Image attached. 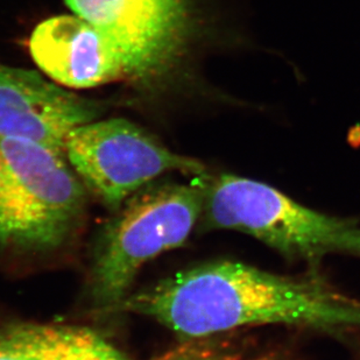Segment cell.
<instances>
[{
  "mask_svg": "<svg viewBox=\"0 0 360 360\" xmlns=\"http://www.w3.org/2000/svg\"><path fill=\"white\" fill-rule=\"evenodd\" d=\"M111 310L150 317L188 340L248 326L360 328L359 300L323 280L278 276L228 260L182 271L129 294Z\"/></svg>",
  "mask_w": 360,
  "mask_h": 360,
  "instance_id": "cell-1",
  "label": "cell"
},
{
  "mask_svg": "<svg viewBox=\"0 0 360 360\" xmlns=\"http://www.w3.org/2000/svg\"><path fill=\"white\" fill-rule=\"evenodd\" d=\"M0 360H131L86 326L17 322L0 326Z\"/></svg>",
  "mask_w": 360,
  "mask_h": 360,
  "instance_id": "cell-9",
  "label": "cell"
},
{
  "mask_svg": "<svg viewBox=\"0 0 360 360\" xmlns=\"http://www.w3.org/2000/svg\"><path fill=\"white\" fill-rule=\"evenodd\" d=\"M154 360H243L238 352L205 340H189Z\"/></svg>",
  "mask_w": 360,
  "mask_h": 360,
  "instance_id": "cell-10",
  "label": "cell"
},
{
  "mask_svg": "<svg viewBox=\"0 0 360 360\" xmlns=\"http://www.w3.org/2000/svg\"><path fill=\"white\" fill-rule=\"evenodd\" d=\"M0 172H1V161H0Z\"/></svg>",
  "mask_w": 360,
  "mask_h": 360,
  "instance_id": "cell-12",
  "label": "cell"
},
{
  "mask_svg": "<svg viewBox=\"0 0 360 360\" xmlns=\"http://www.w3.org/2000/svg\"><path fill=\"white\" fill-rule=\"evenodd\" d=\"M205 181L152 187L126 200L99 241L91 294L108 311L129 294L140 269L163 252L180 248L203 214Z\"/></svg>",
  "mask_w": 360,
  "mask_h": 360,
  "instance_id": "cell-4",
  "label": "cell"
},
{
  "mask_svg": "<svg viewBox=\"0 0 360 360\" xmlns=\"http://www.w3.org/2000/svg\"><path fill=\"white\" fill-rule=\"evenodd\" d=\"M77 17L108 35L132 75L153 72L176 51L184 32L158 20L134 0H65Z\"/></svg>",
  "mask_w": 360,
  "mask_h": 360,
  "instance_id": "cell-8",
  "label": "cell"
},
{
  "mask_svg": "<svg viewBox=\"0 0 360 360\" xmlns=\"http://www.w3.org/2000/svg\"><path fill=\"white\" fill-rule=\"evenodd\" d=\"M65 157L85 187L112 209L167 172L205 175L203 163L174 153L139 126L120 118L72 129Z\"/></svg>",
  "mask_w": 360,
  "mask_h": 360,
  "instance_id": "cell-5",
  "label": "cell"
},
{
  "mask_svg": "<svg viewBox=\"0 0 360 360\" xmlns=\"http://www.w3.org/2000/svg\"><path fill=\"white\" fill-rule=\"evenodd\" d=\"M30 48L39 67L68 88H92L132 75L122 49L77 15L41 22L32 34Z\"/></svg>",
  "mask_w": 360,
  "mask_h": 360,
  "instance_id": "cell-7",
  "label": "cell"
},
{
  "mask_svg": "<svg viewBox=\"0 0 360 360\" xmlns=\"http://www.w3.org/2000/svg\"><path fill=\"white\" fill-rule=\"evenodd\" d=\"M65 154L31 140L0 138V244L58 248L81 221L85 186Z\"/></svg>",
  "mask_w": 360,
  "mask_h": 360,
  "instance_id": "cell-3",
  "label": "cell"
},
{
  "mask_svg": "<svg viewBox=\"0 0 360 360\" xmlns=\"http://www.w3.org/2000/svg\"><path fill=\"white\" fill-rule=\"evenodd\" d=\"M203 214L211 229L262 241L285 258L317 262L329 255L360 258V224L304 207L259 181L221 174L205 181Z\"/></svg>",
  "mask_w": 360,
  "mask_h": 360,
  "instance_id": "cell-2",
  "label": "cell"
},
{
  "mask_svg": "<svg viewBox=\"0 0 360 360\" xmlns=\"http://www.w3.org/2000/svg\"><path fill=\"white\" fill-rule=\"evenodd\" d=\"M140 6L145 8L148 13L152 14L158 20L170 27L184 32V8L182 0H134Z\"/></svg>",
  "mask_w": 360,
  "mask_h": 360,
  "instance_id": "cell-11",
  "label": "cell"
},
{
  "mask_svg": "<svg viewBox=\"0 0 360 360\" xmlns=\"http://www.w3.org/2000/svg\"><path fill=\"white\" fill-rule=\"evenodd\" d=\"M102 112V104L65 91L37 72L0 63V138L31 140L65 154L72 129Z\"/></svg>",
  "mask_w": 360,
  "mask_h": 360,
  "instance_id": "cell-6",
  "label": "cell"
}]
</instances>
